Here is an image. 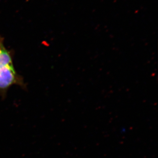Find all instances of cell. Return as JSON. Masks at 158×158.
I'll list each match as a JSON object with an SVG mask.
<instances>
[{
    "instance_id": "1",
    "label": "cell",
    "mask_w": 158,
    "mask_h": 158,
    "mask_svg": "<svg viewBox=\"0 0 158 158\" xmlns=\"http://www.w3.org/2000/svg\"><path fill=\"white\" fill-rule=\"evenodd\" d=\"M25 87L22 77L18 74L14 64L4 66L0 68V95L5 97L8 89L12 85Z\"/></svg>"
},
{
    "instance_id": "2",
    "label": "cell",
    "mask_w": 158,
    "mask_h": 158,
    "mask_svg": "<svg viewBox=\"0 0 158 158\" xmlns=\"http://www.w3.org/2000/svg\"><path fill=\"white\" fill-rule=\"evenodd\" d=\"M10 64H13L12 54L5 46L3 38L0 35V68Z\"/></svg>"
}]
</instances>
